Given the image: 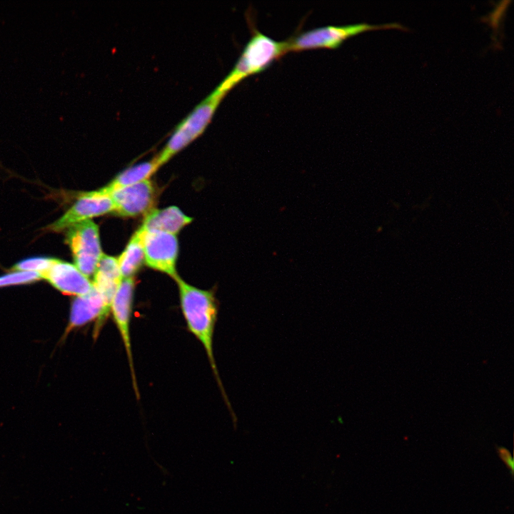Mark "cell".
I'll use <instances>...</instances> for the list:
<instances>
[{"instance_id":"6da1fadb","label":"cell","mask_w":514,"mask_h":514,"mask_svg":"<svg viewBox=\"0 0 514 514\" xmlns=\"http://www.w3.org/2000/svg\"><path fill=\"white\" fill-rule=\"evenodd\" d=\"M174 280L178 285L181 308L188 328L204 348L223 400L233 413L218 374L213 353V339L218 316V305L214 293L211 291L195 287L178 276Z\"/></svg>"},{"instance_id":"7a4b0ae2","label":"cell","mask_w":514,"mask_h":514,"mask_svg":"<svg viewBox=\"0 0 514 514\" xmlns=\"http://www.w3.org/2000/svg\"><path fill=\"white\" fill-rule=\"evenodd\" d=\"M286 41H277L253 29L233 68L216 90L226 94L245 79L268 69L286 54Z\"/></svg>"},{"instance_id":"3957f363","label":"cell","mask_w":514,"mask_h":514,"mask_svg":"<svg viewBox=\"0 0 514 514\" xmlns=\"http://www.w3.org/2000/svg\"><path fill=\"white\" fill-rule=\"evenodd\" d=\"M388 29H405L404 26L398 23L383 25L361 23L343 26H322L303 31L287 39L286 50L288 53L317 49H336L352 36L368 31Z\"/></svg>"},{"instance_id":"277c9868","label":"cell","mask_w":514,"mask_h":514,"mask_svg":"<svg viewBox=\"0 0 514 514\" xmlns=\"http://www.w3.org/2000/svg\"><path fill=\"white\" fill-rule=\"evenodd\" d=\"M225 95L215 89L176 126L156 156L160 166L203 133Z\"/></svg>"},{"instance_id":"5b68a950","label":"cell","mask_w":514,"mask_h":514,"mask_svg":"<svg viewBox=\"0 0 514 514\" xmlns=\"http://www.w3.org/2000/svg\"><path fill=\"white\" fill-rule=\"evenodd\" d=\"M74 265L86 277L94 275L103 255L98 226L91 219L76 223L66 233Z\"/></svg>"},{"instance_id":"8992f818","label":"cell","mask_w":514,"mask_h":514,"mask_svg":"<svg viewBox=\"0 0 514 514\" xmlns=\"http://www.w3.org/2000/svg\"><path fill=\"white\" fill-rule=\"evenodd\" d=\"M133 291L134 281L133 277L123 278L113 297L110 310L126 353L133 390L136 398H139L130 335Z\"/></svg>"},{"instance_id":"52a82bcc","label":"cell","mask_w":514,"mask_h":514,"mask_svg":"<svg viewBox=\"0 0 514 514\" xmlns=\"http://www.w3.org/2000/svg\"><path fill=\"white\" fill-rule=\"evenodd\" d=\"M143 243L146 264L175 279L178 276L176 269L178 252L176 235L156 230H145Z\"/></svg>"},{"instance_id":"ba28073f","label":"cell","mask_w":514,"mask_h":514,"mask_svg":"<svg viewBox=\"0 0 514 514\" xmlns=\"http://www.w3.org/2000/svg\"><path fill=\"white\" fill-rule=\"evenodd\" d=\"M114 206L109 196L102 195L97 190L80 194L76 202L49 228L60 231L81 221L114 212Z\"/></svg>"},{"instance_id":"9c48e42d","label":"cell","mask_w":514,"mask_h":514,"mask_svg":"<svg viewBox=\"0 0 514 514\" xmlns=\"http://www.w3.org/2000/svg\"><path fill=\"white\" fill-rule=\"evenodd\" d=\"M114 203V213L121 216H136L151 210L154 200L152 182L146 179L119 189L109 196Z\"/></svg>"},{"instance_id":"30bf717a","label":"cell","mask_w":514,"mask_h":514,"mask_svg":"<svg viewBox=\"0 0 514 514\" xmlns=\"http://www.w3.org/2000/svg\"><path fill=\"white\" fill-rule=\"evenodd\" d=\"M54 287L64 294L75 296L90 292L93 283L74 264L54 258L48 270L41 275Z\"/></svg>"},{"instance_id":"8fae6325","label":"cell","mask_w":514,"mask_h":514,"mask_svg":"<svg viewBox=\"0 0 514 514\" xmlns=\"http://www.w3.org/2000/svg\"><path fill=\"white\" fill-rule=\"evenodd\" d=\"M111 306L103 296L93 286L88 293L76 296L70 311L68 331L82 326L93 320H98L96 331L103 324Z\"/></svg>"},{"instance_id":"7c38bea8","label":"cell","mask_w":514,"mask_h":514,"mask_svg":"<svg viewBox=\"0 0 514 514\" xmlns=\"http://www.w3.org/2000/svg\"><path fill=\"white\" fill-rule=\"evenodd\" d=\"M192 221L178 207L172 206L153 209L146 213L141 226L146 230H156L173 235Z\"/></svg>"},{"instance_id":"4fadbf2b","label":"cell","mask_w":514,"mask_h":514,"mask_svg":"<svg viewBox=\"0 0 514 514\" xmlns=\"http://www.w3.org/2000/svg\"><path fill=\"white\" fill-rule=\"evenodd\" d=\"M93 276V286L111 306L113 297L123 279L117 258L103 253Z\"/></svg>"},{"instance_id":"5bb4252c","label":"cell","mask_w":514,"mask_h":514,"mask_svg":"<svg viewBox=\"0 0 514 514\" xmlns=\"http://www.w3.org/2000/svg\"><path fill=\"white\" fill-rule=\"evenodd\" d=\"M160 167L156 158L133 166L120 173L106 186L97 190L99 193L109 196L113 192L131 186L140 181L149 179Z\"/></svg>"},{"instance_id":"9a60e30c","label":"cell","mask_w":514,"mask_h":514,"mask_svg":"<svg viewBox=\"0 0 514 514\" xmlns=\"http://www.w3.org/2000/svg\"><path fill=\"white\" fill-rule=\"evenodd\" d=\"M142 226L132 236L125 250L117 258L123 278L133 277L144 261L143 236Z\"/></svg>"},{"instance_id":"2e32d148","label":"cell","mask_w":514,"mask_h":514,"mask_svg":"<svg viewBox=\"0 0 514 514\" xmlns=\"http://www.w3.org/2000/svg\"><path fill=\"white\" fill-rule=\"evenodd\" d=\"M41 278V275L35 271H16L15 272L0 276V288L30 283Z\"/></svg>"},{"instance_id":"e0dca14e","label":"cell","mask_w":514,"mask_h":514,"mask_svg":"<svg viewBox=\"0 0 514 514\" xmlns=\"http://www.w3.org/2000/svg\"><path fill=\"white\" fill-rule=\"evenodd\" d=\"M54 258L48 257H32L24 259L14 265L16 271H35L41 275L49 268Z\"/></svg>"},{"instance_id":"ac0fdd59","label":"cell","mask_w":514,"mask_h":514,"mask_svg":"<svg viewBox=\"0 0 514 514\" xmlns=\"http://www.w3.org/2000/svg\"><path fill=\"white\" fill-rule=\"evenodd\" d=\"M498 453L500 459L509 468L511 475L513 476L514 470V463L510 453L509 452V450H508L503 447H498Z\"/></svg>"}]
</instances>
